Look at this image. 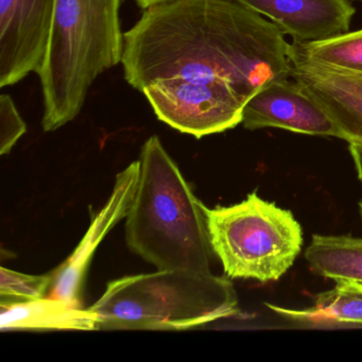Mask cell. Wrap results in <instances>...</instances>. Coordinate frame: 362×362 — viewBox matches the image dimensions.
I'll list each match as a JSON object with an SVG mask.
<instances>
[{
    "label": "cell",
    "mask_w": 362,
    "mask_h": 362,
    "mask_svg": "<svg viewBox=\"0 0 362 362\" xmlns=\"http://www.w3.org/2000/svg\"><path fill=\"white\" fill-rule=\"evenodd\" d=\"M284 35L232 0H173L124 33V79L160 122L202 139L238 126L260 88L291 78Z\"/></svg>",
    "instance_id": "1"
},
{
    "label": "cell",
    "mask_w": 362,
    "mask_h": 362,
    "mask_svg": "<svg viewBox=\"0 0 362 362\" xmlns=\"http://www.w3.org/2000/svg\"><path fill=\"white\" fill-rule=\"evenodd\" d=\"M141 175L126 217L133 253L158 270L211 273L214 250L204 204L156 135L141 148Z\"/></svg>",
    "instance_id": "2"
},
{
    "label": "cell",
    "mask_w": 362,
    "mask_h": 362,
    "mask_svg": "<svg viewBox=\"0 0 362 362\" xmlns=\"http://www.w3.org/2000/svg\"><path fill=\"white\" fill-rule=\"evenodd\" d=\"M120 5L122 0H56L47 52L37 73L45 132L73 122L97 78L122 63Z\"/></svg>",
    "instance_id": "3"
},
{
    "label": "cell",
    "mask_w": 362,
    "mask_h": 362,
    "mask_svg": "<svg viewBox=\"0 0 362 362\" xmlns=\"http://www.w3.org/2000/svg\"><path fill=\"white\" fill-rule=\"evenodd\" d=\"M238 303L228 277L158 270L111 281L90 308L99 329L186 330L239 317Z\"/></svg>",
    "instance_id": "4"
},
{
    "label": "cell",
    "mask_w": 362,
    "mask_h": 362,
    "mask_svg": "<svg viewBox=\"0 0 362 362\" xmlns=\"http://www.w3.org/2000/svg\"><path fill=\"white\" fill-rule=\"evenodd\" d=\"M214 253L232 279L279 281L302 251L303 230L293 214L258 196L209 209L204 205Z\"/></svg>",
    "instance_id": "5"
},
{
    "label": "cell",
    "mask_w": 362,
    "mask_h": 362,
    "mask_svg": "<svg viewBox=\"0 0 362 362\" xmlns=\"http://www.w3.org/2000/svg\"><path fill=\"white\" fill-rule=\"evenodd\" d=\"M56 0H0V86L39 73L45 59Z\"/></svg>",
    "instance_id": "6"
},
{
    "label": "cell",
    "mask_w": 362,
    "mask_h": 362,
    "mask_svg": "<svg viewBox=\"0 0 362 362\" xmlns=\"http://www.w3.org/2000/svg\"><path fill=\"white\" fill-rule=\"evenodd\" d=\"M141 175V162L135 160L116 175L109 200L93 215L90 228L71 255L52 272V298L81 307L82 288L95 252L110 230L127 217L134 200Z\"/></svg>",
    "instance_id": "7"
},
{
    "label": "cell",
    "mask_w": 362,
    "mask_h": 362,
    "mask_svg": "<svg viewBox=\"0 0 362 362\" xmlns=\"http://www.w3.org/2000/svg\"><path fill=\"white\" fill-rule=\"evenodd\" d=\"M241 124L247 130L279 128L300 134L341 139L332 118L294 80H279L260 88L245 103Z\"/></svg>",
    "instance_id": "8"
},
{
    "label": "cell",
    "mask_w": 362,
    "mask_h": 362,
    "mask_svg": "<svg viewBox=\"0 0 362 362\" xmlns=\"http://www.w3.org/2000/svg\"><path fill=\"white\" fill-rule=\"evenodd\" d=\"M266 16L293 43L322 41L349 33L356 10L349 0H232Z\"/></svg>",
    "instance_id": "9"
},
{
    "label": "cell",
    "mask_w": 362,
    "mask_h": 362,
    "mask_svg": "<svg viewBox=\"0 0 362 362\" xmlns=\"http://www.w3.org/2000/svg\"><path fill=\"white\" fill-rule=\"evenodd\" d=\"M292 60L291 78L323 107L341 139L362 145V74L321 66L293 52Z\"/></svg>",
    "instance_id": "10"
},
{
    "label": "cell",
    "mask_w": 362,
    "mask_h": 362,
    "mask_svg": "<svg viewBox=\"0 0 362 362\" xmlns=\"http://www.w3.org/2000/svg\"><path fill=\"white\" fill-rule=\"evenodd\" d=\"M0 328L6 330H97L98 315L56 298L1 300Z\"/></svg>",
    "instance_id": "11"
},
{
    "label": "cell",
    "mask_w": 362,
    "mask_h": 362,
    "mask_svg": "<svg viewBox=\"0 0 362 362\" xmlns=\"http://www.w3.org/2000/svg\"><path fill=\"white\" fill-rule=\"evenodd\" d=\"M305 258L315 274L334 281L362 283V238L313 235Z\"/></svg>",
    "instance_id": "12"
},
{
    "label": "cell",
    "mask_w": 362,
    "mask_h": 362,
    "mask_svg": "<svg viewBox=\"0 0 362 362\" xmlns=\"http://www.w3.org/2000/svg\"><path fill=\"white\" fill-rule=\"evenodd\" d=\"M336 281L332 289L315 296V304L310 308L296 310L272 304L267 306L274 313L296 321L362 324V283L346 279Z\"/></svg>",
    "instance_id": "13"
},
{
    "label": "cell",
    "mask_w": 362,
    "mask_h": 362,
    "mask_svg": "<svg viewBox=\"0 0 362 362\" xmlns=\"http://www.w3.org/2000/svg\"><path fill=\"white\" fill-rule=\"evenodd\" d=\"M293 54L328 69L362 74V29L322 41L292 43Z\"/></svg>",
    "instance_id": "14"
},
{
    "label": "cell",
    "mask_w": 362,
    "mask_h": 362,
    "mask_svg": "<svg viewBox=\"0 0 362 362\" xmlns=\"http://www.w3.org/2000/svg\"><path fill=\"white\" fill-rule=\"evenodd\" d=\"M52 285V273L30 275L4 267L0 268L1 300H29L45 298Z\"/></svg>",
    "instance_id": "15"
},
{
    "label": "cell",
    "mask_w": 362,
    "mask_h": 362,
    "mask_svg": "<svg viewBox=\"0 0 362 362\" xmlns=\"http://www.w3.org/2000/svg\"><path fill=\"white\" fill-rule=\"evenodd\" d=\"M27 126L9 95L0 96V154H8L26 133Z\"/></svg>",
    "instance_id": "16"
},
{
    "label": "cell",
    "mask_w": 362,
    "mask_h": 362,
    "mask_svg": "<svg viewBox=\"0 0 362 362\" xmlns=\"http://www.w3.org/2000/svg\"><path fill=\"white\" fill-rule=\"evenodd\" d=\"M349 152H351V158H353L354 164H355L358 177L362 182V145L349 144Z\"/></svg>",
    "instance_id": "17"
},
{
    "label": "cell",
    "mask_w": 362,
    "mask_h": 362,
    "mask_svg": "<svg viewBox=\"0 0 362 362\" xmlns=\"http://www.w3.org/2000/svg\"><path fill=\"white\" fill-rule=\"evenodd\" d=\"M135 1H136L139 7L145 11V10L149 9V8L169 3V1H173V0H135Z\"/></svg>",
    "instance_id": "18"
},
{
    "label": "cell",
    "mask_w": 362,
    "mask_h": 362,
    "mask_svg": "<svg viewBox=\"0 0 362 362\" xmlns=\"http://www.w3.org/2000/svg\"><path fill=\"white\" fill-rule=\"evenodd\" d=\"M359 209H360V215H361L362 218V200L359 202Z\"/></svg>",
    "instance_id": "19"
},
{
    "label": "cell",
    "mask_w": 362,
    "mask_h": 362,
    "mask_svg": "<svg viewBox=\"0 0 362 362\" xmlns=\"http://www.w3.org/2000/svg\"><path fill=\"white\" fill-rule=\"evenodd\" d=\"M354 1H357V3L362 4V0H354Z\"/></svg>",
    "instance_id": "20"
}]
</instances>
